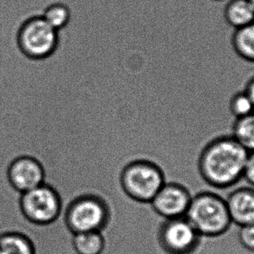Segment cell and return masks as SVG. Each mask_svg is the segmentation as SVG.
I'll list each match as a JSON object with an SVG mask.
<instances>
[{
	"mask_svg": "<svg viewBox=\"0 0 254 254\" xmlns=\"http://www.w3.org/2000/svg\"><path fill=\"white\" fill-rule=\"evenodd\" d=\"M224 17L228 25L241 28L254 22V9L250 0H230L224 10Z\"/></svg>",
	"mask_w": 254,
	"mask_h": 254,
	"instance_id": "7c38bea8",
	"label": "cell"
},
{
	"mask_svg": "<svg viewBox=\"0 0 254 254\" xmlns=\"http://www.w3.org/2000/svg\"><path fill=\"white\" fill-rule=\"evenodd\" d=\"M18 206L22 215L29 223L47 226L60 218L63 202L56 188L44 183L20 194Z\"/></svg>",
	"mask_w": 254,
	"mask_h": 254,
	"instance_id": "8992f818",
	"label": "cell"
},
{
	"mask_svg": "<svg viewBox=\"0 0 254 254\" xmlns=\"http://www.w3.org/2000/svg\"><path fill=\"white\" fill-rule=\"evenodd\" d=\"M41 16L59 32L66 30L71 24V9L67 4L61 2L48 4L43 11Z\"/></svg>",
	"mask_w": 254,
	"mask_h": 254,
	"instance_id": "9a60e30c",
	"label": "cell"
},
{
	"mask_svg": "<svg viewBox=\"0 0 254 254\" xmlns=\"http://www.w3.org/2000/svg\"><path fill=\"white\" fill-rule=\"evenodd\" d=\"M185 217L200 236L207 238L222 236L233 224L226 199L212 191L192 196Z\"/></svg>",
	"mask_w": 254,
	"mask_h": 254,
	"instance_id": "7a4b0ae2",
	"label": "cell"
},
{
	"mask_svg": "<svg viewBox=\"0 0 254 254\" xmlns=\"http://www.w3.org/2000/svg\"><path fill=\"white\" fill-rule=\"evenodd\" d=\"M17 45L19 52L28 60L46 61L56 54L60 46V32L42 16L26 19L18 29Z\"/></svg>",
	"mask_w": 254,
	"mask_h": 254,
	"instance_id": "5b68a950",
	"label": "cell"
},
{
	"mask_svg": "<svg viewBox=\"0 0 254 254\" xmlns=\"http://www.w3.org/2000/svg\"><path fill=\"white\" fill-rule=\"evenodd\" d=\"M71 244L77 254H103L106 240L103 232H87L73 234Z\"/></svg>",
	"mask_w": 254,
	"mask_h": 254,
	"instance_id": "4fadbf2b",
	"label": "cell"
},
{
	"mask_svg": "<svg viewBox=\"0 0 254 254\" xmlns=\"http://www.w3.org/2000/svg\"><path fill=\"white\" fill-rule=\"evenodd\" d=\"M112 212L108 203L100 195L83 193L75 197L64 211V220L73 234L103 232L109 226Z\"/></svg>",
	"mask_w": 254,
	"mask_h": 254,
	"instance_id": "277c9868",
	"label": "cell"
},
{
	"mask_svg": "<svg viewBox=\"0 0 254 254\" xmlns=\"http://www.w3.org/2000/svg\"><path fill=\"white\" fill-rule=\"evenodd\" d=\"M245 91L247 92V94L249 95L251 99H252V101L254 104V77L251 78L250 80L248 81V83L247 84V86H246V89H245Z\"/></svg>",
	"mask_w": 254,
	"mask_h": 254,
	"instance_id": "ffe728a7",
	"label": "cell"
},
{
	"mask_svg": "<svg viewBox=\"0 0 254 254\" xmlns=\"http://www.w3.org/2000/svg\"><path fill=\"white\" fill-rule=\"evenodd\" d=\"M239 240L246 250L254 253V224L240 226Z\"/></svg>",
	"mask_w": 254,
	"mask_h": 254,
	"instance_id": "ac0fdd59",
	"label": "cell"
},
{
	"mask_svg": "<svg viewBox=\"0 0 254 254\" xmlns=\"http://www.w3.org/2000/svg\"><path fill=\"white\" fill-rule=\"evenodd\" d=\"M232 45L241 59L254 63V22L235 30Z\"/></svg>",
	"mask_w": 254,
	"mask_h": 254,
	"instance_id": "5bb4252c",
	"label": "cell"
},
{
	"mask_svg": "<svg viewBox=\"0 0 254 254\" xmlns=\"http://www.w3.org/2000/svg\"><path fill=\"white\" fill-rule=\"evenodd\" d=\"M251 4H252V5H253V7H254V0H250Z\"/></svg>",
	"mask_w": 254,
	"mask_h": 254,
	"instance_id": "44dd1931",
	"label": "cell"
},
{
	"mask_svg": "<svg viewBox=\"0 0 254 254\" xmlns=\"http://www.w3.org/2000/svg\"><path fill=\"white\" fill-rule=\"evenodd\" d=\"M0 254H36L35 244L25 233L7 231L0 234Z\"/></svg>",
	"mask_w": 254,
	"mask_h": 254,
	"instance_id": "8fae6325",
	"label": "cell"
},
{
	"mask_svg": "<svg viewBox=\"0 0 254 254\" xmlns=\"http://www.w3.org/2000/svg\"><path fill=\"white\" fill-rule=\"evenodd\" d=\"M191 198L190 190L182 184L166 182L150 205L163 219H177L186 216Z\"/></svg>",
	"mask_w": 254,
	"mask_h": 254,
	"instance_id": "9c48e42d",
	"label": "cell"
},
{
	"mask_svg": "<svg viewBox=\"0 0 254 254\" xmlns=\"http://www.w3.org/2000/svg\"><path fill=\"white\" fill-rule=\"evenodd\" d=\"M166 176L162 168L148 159H134L120 173V187L131 200L150 204L163 185Z\"/></svg>",
	"mask_w": 254,
	"mask_h": 254,
	"instance_id": "3957f363",
	"label": "cell"
},
{
	"mask_svg": "<svg viewBox=\"0 0 254 254\" xmlns=\"http://www.w3.org/2000/svg\"><path fill=\"white\" fill-rule=\"evenodd\" d=\"M158 242L166 254H193L202 237L186 217L164 219L158 231Z\"/></svg>",
	"mask_w": 254,
	"mask_h": 254,
	"instance_id": "52a82bcc",
	"label": "cell"
},
{
	"mask_svg": "<svg viewBox=\"0 0 254 254\" xmlns=\"http://www.w3.org/2000/svg\"><path fill=\"white\" fill-rule=\"evenodd\" d=\"M6 177L11 188L22 194L46 183V170L35 157L18 156L9 164Z\"/></svg>",
	"mask_w": 254,
	"mask_h": 254,
	"instance_id": "ba28073f",
	"label": "cell"
},
{
	"mask_svg": "<svg viewBox=\"0 0 254 254\" xmlns=\"http://www.w3.org/2000/svg\"><path fill=\"white\" fill-rule=\"evenodd\" d=\"M248 153L232 135L217 137L202 149L198 156V173L209 186L227 189L243 179Z\"/></svg>",
	"mask_w": 254,
	"mask_h": 254,
	"instance_id": "6da1fadb",
	"label": "cell"
},
{
	"mask_svg": "<svg viewBox=\"0 0 254 254\" xmlns=\"http://www.w3.org/2000/svg\"><path fill=\"white\" fill-rule=\"evenodd\" d=\"M243 179L254 188V152L248 153L244 168Z\"/></svg>",
	"mask_w": 254,
	"mask_h": 254,
	"instance_id": "d6986e66",
	"label": "cell"
},
{
	"mask_svg": "<svg viewBox=\"0 0 254 254\" xmlns=\"http://www.w3.org/2000/svg\"><path fill=\"white\" fill-rule=\"evenodd\" d=\"M232 136L249 153L254 152V113L235 120Z\"/></svg>",
	"mask_w": 254,
	"mask_h": 254,
	"instance_id": "2e32d148",
	"label": "cell"
},
{
	"mask_svg": "<svg viewBox=\"0 0 254 254\" xmlns=\"http://www.w3.org/2000/svg\"><path fill=\"white\" fill-rule=\"evenodd\" d=\"M229 110L235 120H237L254 114V104L247 92L244 90L237 92L231 98Z\"/></svg>",
	"mask_w": 254,
	"mask_h": 254,
	"instance_id": "e0dca14e",
	"label": "cell"
},
{
	"mask_svg": "<svg viewBox=\"0 0 254 254\" xmlns=\"http://www.w3.org/2000/svg\"><path fill=\"white\" fill-rule=\"evenodd\" d=\"M232 222L243 226L254 224V188L240 187L233 190L226 198Z\"/></svg>",
	"mask_w": 254,
	"mask_h": 254,
	"instance_id": "30bf717a",
	"label": "cell"
}]
</instances>
